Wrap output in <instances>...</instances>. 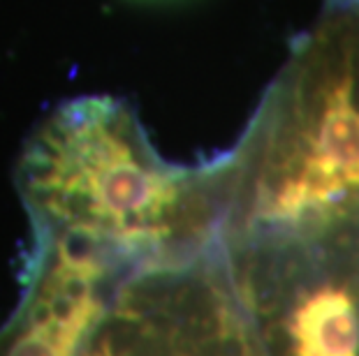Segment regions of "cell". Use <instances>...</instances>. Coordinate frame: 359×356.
Instances as JSON below:
<instances>
[{
    "instance_id": "cell-5",
    "label": "cell",
    "mask_w": 359,
    "mask_h": 356,
    "mask_svg": "<svg viewBox=\"0 0 359 356\" xmlns=\"http://www.w3.org/2000/svg\"><path fill=\"white\" fill-rule=\"evenodd\" d=\"M133 271L93 245L33 234L19 301L0 324V356H77Z\"/></svg>"
},
{
    "instance_id": "cell-3",
    "label": "cell",
    "mask_w": 359,
    "mask_h": 356,
    "mask_svg": "<svg viewBox=\"0 0 359 356\" xmlns=\"http://www.w3.org/2000/svg\"><path fill=\"white\" fill-rule=\"evenodd\" d=\"M218 241L255 356H359V213Z\"/></svg>"
},
{
    "instance_id": "cell-6",
    "label": "cell",
    "mask_w": 359,
    "mask_h": 356,
    "mask_svg": "<svg viewBox=\"0 0 359 356\" xmlns=\"http://www.w3.org/2000/svg\"><path fill=\"white\" fill-rule=\"evenodd\" d=\"M327 12H359V0H327Z\"/></svg>"
},
{
    "instance_id": "cell-4",
    "label": "cell",
    "mask_w": 359,
    "mask_h": 356,
    "mask_svg": "<svg viewBox=\"0 0 359 356\" xmlns=\"http://www.w3.org/2000/svg\"><path fill=\"white\" fill-rule=\"evenodd\" d=\"M77 356H255L220 241L133 271Z\"/></svg>"
},
{
    "instance_id": "cell-1",
    "label": "cell",
    "mask_w": 359,
    "mask_h": 356,
    "mask_svg": "<svg viewBox=\"0 0 359 356\" xmlns=\"http://www.w3.org/2000/svg\"><path fill=\"white\" fill-rule=\"evenodd\" d=\"M14 180L33 234L79 241L142 269L216 243L227 162L225 153L195 166L167 162L126 100L88 95L35 127Z\"/></svg>"
},
{
    "instance_id": "cell-2",
    "label": "cell",
    "mask_w": 359,
    "mask_h": 356,
    "mask_svg": "<svg viewBox=\"0 0 359 356\" xmlns=\"http://www.w3.org/2000/svg\"><path fill=\"white\" fill-rule=\"evenodd\" d=\"M225 162L218 236L359 213V12L297 40Z\"/></svg>"
}]
</instances>
